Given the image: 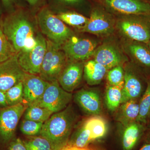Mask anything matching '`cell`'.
<instances>
[{
    "label": "cell",
    "mask_w": 150,
    "mask_h": 150,
    "mask_svg": "<svg viewBox=\"0 0 150 150\" xmlns=\"http://www.w3.org/2000/svg\"><path fill=\"white\" fill-rule=\"evenodd\" d=\"M77 118L74 108L69 105L43 123L40 135L48 140L53 150L61 149L68 144Z\"/></svg>",
    "instance_id": "cell-1"
},
{
    "label": "cell",
    "mask_w": 150,
    "mask_h": 150,
    "mask_svg": "<svg viewBox=\"0 0 150 150\" xmlns=\"http://www.w3.org/2000/svg\"><path fill=\"white\" fill-rule=\"evenodd\" d=\"M4 33L18 53L31 49L35 44L32 23L24 13L16 11L2 20Z\"/></svg>",
    "instance_id": "cell-2"
},
{
    "label": "cell",
    "mask_w": 150,
    "mask_h": 150,
    "mask_svg": "<svg viewBox=\"0 0 150 150\" xmlns=\"http://www.w3.org/2000/svg\"><path fill=\"white\" fill-rule=\"evenodd\" d=\"M108 130L106 119L100 115H91L74 131L67 145L86 148L92 142L103 139Z\"/></svg>",
    "instance_id": "cell-3"
},
{
    "label": "cell",
    "mask_w": 150,
    "mask_h": 150,
    "mask_svg": "<svg viewBox=\"0 0 150 150\" xmlns=\"http://www.w3.org/2000/svg\"><path fill=\"white\" fill-rule=\"evenodd\" d=\"M115 28L129 40L146 43L150 40V15L121 16Z\"/></svg>",
    "instance_id": "cell-4"
},
{
    "label": "cell",
    "mask_w": 150,
    "mask_h": 150,
    "mask_svg": "<svg viewBox=\"0 0 150 150\" xmlns=\"http://www.w3.org/2000/svg\"><path fill=\"white\" fill-rule=\"evenodd\" d=\"M37 21L42 33L59 46L74 35L72 30L48 9L43 8L39 12Z\"/></svg>",
    "instance_id": "cell-5"
},
{
    "label": "cell",
    "mask_w": 150,
    "mask_h": 150,
    "mask_svg": "<svg viewBox=\"0 0 150 150\" xmlns=\"http://www.w3.org/2000/svg\"><path fill=\"white\" fill-rule=\"evenodd\" d=\"M68 60L62 46L48 39L46 54L41 65L39 76L48 82L58 81L68 63Z\"/></svg>",
    "instance_id": "cell-6"
},
{
    "label": "cell",
    "mask_w": 150,
    "mask_h": 150,
    "mask_svg": "<svg viewBox=\"0 0 150 150\" xmlns=\"http://www.w3.org/2000/svg\"><path fill=\"white\" fill-rule=\"evenodd\" d=\"M35 44L31 49L17 54L20 66L25 72L39 75L46 51L47 40L41 34L35 36Z\"/></svg>",
    "instance_id": "cell-7"
},
{
    "label": "cell",
    "mask_w": 150,
    "mask_h": 150,
    "mask_svg": "<svg viewBox=\"0 0 150 150\" xmlns=\"http://www.w3.org/2000/svg\"><path fill=\"white\" fill-rule=\"evenodd\" d=\"M72 98L71 93L64 90L58 81H54L49 83L41 98L32 105L45 108L55 113L66 108Z\"/></svg>",
    "instance_id": "cell-8"
},
{
    "label": "cell",
    "mask_w": 150,
    "mask_h": 150,
    "mask_svg": "<svg viewBox=\"0 0 150 150\" xmlns=\"http://www.w3.org/2000/svg\"><path fill=\"white\" fill-rule=\"evenodd\" d=\"M28 107L23 103L0 109V139L4 144L14 139L19 121Z\"/></svg>",
    "instance_id": "cell-9"
},
{
    "label": "cell",
    "mask_w": 150,
    "mask_h": 150,
    "mask_svg": "<svg viewBox=\"0 0 150 150\" xmlns=\"http://www.w3.org/2000/svg\"><path fill=\"white\" fill-rule=\"evenodd\" d=\"M115 28V21L112 17L103 8L93 9L88 21L84 27L79 30L99 36L110 35Z\"/></svg>",
    "instance_id": "cell-10"
},
{
    "label": "cell",
    "mask_w": 150,
    "mask_h": 150,
    "mask_svg": "<svg viewBox=\"0 0 150 150\" xmlns=\"http://www.w3.org/2000/svg\"><path fill=\"white\" fill-rule=\"evenodd\" d=\"M104 8L121 16L150 15V3L145 0H98Z\"/></svg>",
    "instance_id": "cell-11"
},
{
    "label": "cell",
    "mask_w": 150,
    "mask_h": 150,
    "mask_svg": "<svg viewBox=\"0 0 150 150\" xmlns=\"http://www.w3.org/2000/svg\"><path fill=\"white\" fill-rule=\"evenodd\" d=\"M97 47V43L94 40L74 35L62 46L68 60L82 62L93 56Z\"/></svg>",
    "instance_id": "cell-12"
},
{
    "label": "cell",
    "mask_w": 150,
    "mask_h": 150,
    "mask_svg": "<svg viewBox=\"0 0 150 150\" xmlns=\"http://www.w3.org/2000/svg\"><path fill=\"white\" fill-rule=\"evenodd\" d=\"M94 60L104 66L107 70L122 65L127 58L116 44L105 42L98 46L94 53Z\"/></svg>",
    "instance_id": "cell-13"
},
{
    "label": "cell",
    "mask_w": 150,
    "mask_h": 150,
    "mask_svg": "<svg viewBox=\"0 0 150 150\" xmlns=\"http://www.w3.org/2000/svg\"><path fill=\"white\" fill-rule=\"evenodd\" d=\"M26 73L19 64L17 54L0 63V90L6 92L22 81Z\"/></svg>",
    "instance_id": "cell-14"
},
{
    "label": "cell",
    "mask_w": 150,
    "mask_h": 150,
    "mask_svg": "<svg viewBox=\"0 0 150 150\" xmlns=\"http://www.w3.org/2000/svg\"><path fill=\"white\" fill-rule=\"evenodd\" d=\"M22 82L24 103L28 106L34 104L41 98L49 83L39 76L27 73Z\"/></svg>",
    "instance_id": "cell-15"
},
{
    "label": "cell",
    "mask_w": 150,
    "mask_h": 150,
    "mask_svg": "<svg viewBox=\"0 0 150 150\" xmlns=\"http://www.w3.org/2000/svg\"><path fill=\"white\" fill-rule=\"evenodd\" d=\"M83 68V62L69 60L58 80L62 88L69 93L74 91L82 80Z\"/></svg>",
    "instance_id": "cell-16"
},
{
    "label": "cell",
    "mask_w": 150,
    "mask_h": 150,
    "mask_svg": "<svg viewBox=\"0 0 150 150\" xmlns=\"http://www.w3.org/2000/svg\"><path fill=\"white\" fill-rule=\"evenodd\" d=\"M74 100L79 107L89 115H100L102 111L100 96L96 90L82 89L75 94Z\"/></svg>",
    "instance_id": "cell-17"
},
{
    "label": "cell",
    "mask_w": 150,
    "mask_h": 150,
    "mask_svg": "<svg viewBox=\"0 0 150 150\" xmlns=\"http://www.w3.org/2000/svg\"><path fill=\"white\" fill-rule=\"evenodd\" d=\"M125 80L122 89L121 104L131 100H137L142 94L143 83L140 75L133 69L124 70Z\"/></svg>",
    "instance_id": "cell-18"
},
{
    "label": "cell",
    "mask_w": 150,
    "mask_h": 150,
    "mask_svg": "<svg viewBox=\"0 0 150 150\" xmlns=\"http://www.w3.org/2000/svg\"><path fill=\"white\" fill-rule=\"evenodd\" d=\"M125 47L127 53L136 64L150 69V49L147 43L129 40Z\"/></svg>",
    "instance_id": "cell-19"
},
{
    "label": "cell",
    "mask_w": 150,
    "mask_h": 150,
    "mask_svg": "<svg viewBox=\"0 0 150 150\" xmlns=\"http://www.w3.org/2000/svg\"><path fill=\"white\" fill-rule=\"evenodd\" d=\"M125 127L121 138L122 148L123 150H133L144 134V126L135 121Z\"/></svg>",
    "instance_id": "cell-20"
},
{
    "label": "cell",
    "mask_w": 150,
    "mask_h": 150,
    "mask_svg": "<svg viewBox=\"0 0 150 150\" xmlns=\"http://www.w3.org/2000/svg\"><path fill=\"white\" fill-rule=\"evenodd\" d=\"M116 114V120L124 126L137 121L139 112V103L131 100L121 104Z\"/></svg>",
    "instance_id": "cell-21"
},
{
    "label": "cell",
    "mask_w": 150,
    "mask_h": 150,
    "mask_svg": "<svg viewBox=\"0 0 150 150\" xmlns=\"http://www.w3.org/2000/svg\"><path fill=\"white\" fill-rule=\"evenodd\" d=\"M107 71L104 66L95 60H90L84 64V78L89 85H96L102 81Z\"/></svg>",
    "instance_id": "cell-22"
},
{
    "label": "cell",
    "mask_w": 150,
    "mask_h": 150,
    "mask_svg": "<svg viewBox=\"0 0 150 150\" xmlns=\"http://www.w3.org/2000/svg\"><path fill=\"white\" fill-rule=\"evenodd\" d=\"M24 113V119L44 123L54 113L45 108L31 105L27 107Z\"/></svg>",
    "instance_id": "cell-23"
},
{
    "label": "cell",
    "mask_w": 150,
    "mask_h": 150,
    "mask_svg": "<svg viewBox=\"0 0 150 150\" xmlns=\"http://www.w3.org/2000/svg\"><path fill=\"white\" fill-rule=\"evenodd\" d=\"M122 90L108 84L105 90V103L108 109L111 112L117 110L121 104Z\"/></svg>",
    "instance_id": "cell-24"
},
{
    "label": "cell",
    "mask_w": 150,
    "mask_h": 150,
    "mask_svg": "<svg viewBox=\"0 0 150 150\" xmlns=\"http://www.w3.org/2000/svg\"><path fill=\"white\" fill-rule=\"evenodd\" d=\"M150 115V79L139 102V112L137 121L142 124H146Z\"/></svg>",
    "instance_id": "cell-25"
},
{
    "label": "cell",
    "mask_w": 150,
    "mask_h": 150,
    "mask_svg": "<svg viewBox=\"0 0 150 150\" xmlns=\"http://www.w3.org/2000/svg\"><path fill=\"white\" fill-rule=\"evenodd\" d=\"M57 16L63 22L73 27L77 28L79 30L84 27L89 19L82 15L74 12L61 13Z\"/></svg>",
    "instance_id": "cell-26"
},
{
    "label": "cell",
    "mask_w": 150,
    "mask_h": 150,
    "mask_svg": "<svg viewBox=\"0 0 150 150\" xmlns=\"http://www.w3.org/2000/svg\"><path fill=\"white\" fill-rule=\"evenodd\" d=\"M17 54L4 33L2 19H0V63Z\"/></svg>",
    "instance_id": "cell-27"
},
{
    "label": "cell",
    "mask_w": 150,
    "mask_h": 150,
    "mask_svg": "<svg viewBox=\"0 0 150 150\" xmlns=\"http://www.w3.org/2000/svg\"><path fill=\"white\" fill-rule=\"evenodd\" d=\"M125 71L123 66H117L110 69L107 74L108 84L121 89L123 88Z\"/></svg>",
    "instance_id": "cell-28"
},
{
    "label": "cell",
    "mask_w": 150,
    "mask_h": 150,
    "mask_svg": "<svg viewBox=\"0 0 150 150\" xmlns=\"http://www.w3.org/2000/svg\"><path fill=\"white\" fill-rule=\"evenodd\" d=\"M5 94L8 106H12L24 103L22 81L11 88L6 92Z\"/></svg>",
    "instance_id": "cell-29"
},
{
    "label": "cell",
    "mask_w": 150,
    "mask_h": 150,
    "mask_svg": "<svg viewBox=\"0 0 150 150\" xmlns=\"http://www.w3.org/2000/svg\"><path fill=\"white\" fill-rule=\"evenodd\" d=\"M23 141L27 150H54L48 140L41 136L28 137Z\"/></svg>",
    "instance_id": "cell-30"
},
{
    "label": "cell",
    "mask_w": 150,
    "mask_h": 150,
    "mask_svg": "<svg viewBox=\"0 0 150 150\" xmlns=\"http://www.w3.org/2000/svg\"><path fill=\"white\" fill-rule=\"evenodd\" d=\"M43 123L24 119L21 124L20 129L24 135L31 137L40 134Z\"/></svg>",
    "instance_id": "cell-31"
},
{
    "label": "cell",
    "mask_w": 150,
    "mask_h": 150,
    "mask_svg": "<svg viewBox=\"0 0 150 150\" xmlns=\"http://www.w3.org/2000/svg\"><path fill=\"white\" fill-rule=\"evenodd\" d=\"M7 150H27L23 142L20 138H14L8 144Z\"/></svg>",
    "instance_id": "cell-32"
},
{
    "label": "cell",
    "mask_w": 150,
    "mask_h": 150,
    "mask_svg": "<svg viewBox=\"0 0 150 150\" xmlns=\"http://www.w3.org/2000/svg\"><path fill=\"white\" fill-rule=\"evenodd\" d=\"M0 106L3 108L8 106L7 103L5 92L0 90Z\"/></svg>",
    "instance_id": "cell-33"
},
{
    "label": "cell",
    "mask_w": 150,
    "mask_h": 150,
    "mask_svg": "<svg viewBox=\"0 0 150 150\" xmlns=\"http://www.w3.org/2000/svg\"><path fill=\"white\" fill-rule=\"evenodd\" d=\"M59 150H93L92 148L89 147L86 148H79L74 146L67 145L64 147L62 148Z\"/></svg>",
    "instance_id": "cell-34"
},
{
    "label": "cell",
    "mask_w": 150,
    "mask_h": 150,
    "mask_svg": "<svg viewBox=\"0 0 150 150\" xmlns=\"http://www.w3.org/2000/svg\"><path fill=\"white\" fill-rule=\"evenodd\" d=\"M3 5L6 8L11 7L14 2L15 0H1Z\"/></svg>",
    "instance_id": "cell-35"
},
{
    "label": "cell",
    "mask_w": 150,
    "mask_h": 150,
    "mask_svg": "<svg viewBox=\"0 0 150 150\" xmlns=\"http://www.w3.org/2000/svg\"><path fill=\"white\" fill-rule=\"evenodd\" d=\"M60 1L68 4H75V3L79 2L82 0H60Z\"/></svg>",
    "instance_id": "cell-36"
},
{
    "label": "cell",
    "mask_w": 150,
    "mask_h": 150,
    "mask_svg": "<svg viewBox=\"0 0 150 150\" xmlns=\"http://www.w3.org/2000/svg\"><path fill=\"white\" fill-rule=\"evenodd\" d=\"M139 150H150V143L145 144Z\"/></svg>",
    "instance_id": "cell-37"
},
{
    "label": "cell",
    "mask_w": 150,
    "mask_h": 150,
    "mask_svg": "<svg viewBox=\"0 0 150 150\" xmlns=\"http://www.w3.org/2000/svg\"><path fill=\"white\" fill-rule=\"evenodd\" d=\"M26 1L31 5H35L38 2V0H26Z\"/></svg>",
    "instance_id": "cell-38"
},
{
    "label": "cell",
    "mask_w": 150,
    "mask_h": 150,
    "mask_svg": "<svg viewBox=\"0 0 150 150\" xmlns=\"http://www.w3.org/2000/svg\"><path fill=\"white\" fill-rule=\"evenodd\" d=\"M92 148L93 150H104L102 148L99 147L94 146Z\"/></svg>",
    "instance_id": "cell-39"
},
{
    "label": "cell",
    "mask_w": 150,
    "mask_h": 150,
    "mask_svg": "<svg viewBox=\"0 0 150 150\" xmlns=\"http://www.w3.org/2000/svg\"><path fill=\"white\" fill-rule=\"evenodd\" d=\"M148 46H149V48H150V40L149 41V43H147Z\"/></svg>",
    "instance_id": "cell-40"
},
{
    "label": "cell",
    "mask_w": 150,
    "mask_h": 150,
    "mask_svg": "<svg viewBox=\"0 0 150 150\" xmlns=\"http://www.w3.org/2000/svg\"><path fill=\"white\" fill-rule=\"evenodd\" d=\"M145 1H147L149 2L150 3V0H145Z\"/></svg>",
    "instance_id": "cell-41"
},
{
    "label": "cell",
    "mask_w": 150,
    "mask_h": 150,
    "mask_svg": "<svg viewBox=\"0 0 150 150\" xmlns=\"http://www.w3.org/2000/svg\"><path fill=\"white\" fill-rule=\"evenodd\" d=\"M0 15H1V12H0Z\"/></svg>",
    "instance_id": "cell-42"
}]
</instances>
